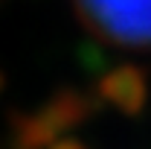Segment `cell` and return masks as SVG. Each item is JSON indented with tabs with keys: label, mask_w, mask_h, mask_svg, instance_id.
I'll list each match as a JSON object with an SVG mask.
<instances>
[{
	"label": "cell",
	"mask_w": 151,
	"mask_h": 149,
	"mask_svg": "<svg viewBox=\"0 0 151 149\" xmlns=\"http://www.w3.org/2000/svg\"><path fill=\"white\" fill-rule=\"evenodd\" d=\"M84 6L105 32L134 44H151V0H84Z\"/></svg>",
	"instance_id": "6da1fadb"
}]
</instances>
